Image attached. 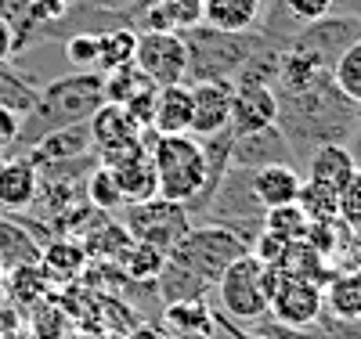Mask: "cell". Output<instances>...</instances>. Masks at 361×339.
Masks as SVG:
<instances>
[{
    "label": "cell",
    "mask_w": 361,
    "mask_h": 339,
    "mask_svg": "<svg viewBox=\"0 0 361 339\" xmlns=\"http://www.w3.org/2000/svg\"><path fill=\"white\" fill-rule=\"evenodd\" d=\"M279 98V119L275 127L293 148V159H307V152L318 144H347L361 123V105L347 101L333 76L296 90V94H275Z\"/></svg>",
    "instance_id": "1"
},
{
    "label": "cell",
    "mask_w": 361,
    "mask_h": 339,
    "mask_svg": "<svg viewBox=\"0 0 361 339\" xmlns=\"http://www.w3.org/2000/svg\"><path fill=\"white\" fill-rule=\"evenodd\" d=\"M102 105H105L102 73H94V69H73L66 76L51 80L47 87H40L37 105L22 116L18 144L22 148H33L37 141H44L54 130H66V127H76V123H87Z\"/></svg>",
    "instance_id": "2"
},
{
    "label": "cell",
    "mask_w": 361,
    "mask_h": 339,
    "mask_svg": "<svg viewBox=\"0 0 361 339\" xmlns=\"http://www.w3.org/2000/svg\"><path fill=\"white\" fill-rule=\"evenodd\" d=\"M180 40H185L188 47V76L185 83H206V80H235V73L246 66V61L271 47L275 40H267L260 29H253V33H224V29H214V25H192L180 33Z\"/></svg>",
    "instance_id": "3"
},
{
    "label": "cell",
    "mask_w": 361,
    "mask_h": 339,
    "mask_svg": "<svg viewBox=\"0 0 361 339\" xmlns=\"http://www.w3.org/2000/svg\"><path fill=\"white\" fill-rule=\"evenodd\" d=\"M148 152L156 163V180H159V199L192 206L202 188H206V156L202 144L192 134H152L148 130Z\"/></svg>",
    "instance_id": "4"
},
{
    "label": "cell",
    "mask_w": 361,
    "mask_h": 339,
    "mask_svg": "<svg viewBox=\"0 0 361 339\" xmlns=\"http://www.w3.org/2000/svg\"><path fill=\"white\" fill-rule=\"evenodd\" d=\"M246 253H250V245L238 235H231L228 228H221V224H192V231L166 253V260L185 267L188 274H195L199 282H206L209 289H214L217 278L224 274V267L238 257H246Z\"/></svg>",
    "instance_id": "5"
},
{
    "label": "cell",
    "mask_w": 361,
    "mask_h": 339,
    "mask_svg": "<svg viewBox=\"0 0 361 339\" xmlns=\"http://www.w3.org/2000/svg\"><path fill=\"white\" fill-rule=\"evenodd\" d=\"M253 170H238L231 166L228 177L221 180V188L214 192V199L206 202V209L199 213V224H221L231 235H238L246 245L257 242V235L264 231V206L253 195Z\"/></svg>",
    "instance_id": "6"
},
{
    "label": "cell",
    "mask_w": 361,
    "mask_h": 339,
    "mask_svg": "<svg viewBox=\"0 0 361 339\" xmlns=\"http://www.w3.org/2000/svg\"><path fill=\"white\" fill-rule=\"evenodd\" d=\"M260 271L264 264L246 253L224 267V274L217 278V314H224L235 325H257L260 318H267V296L260 285Z\"/></svg>",
    "instance_id": "7"
},
{
    "label": "cell",
    "mask_w": 361,
    "mask_h": 339,
    "mask_svg": "<svg viewBox=\"0 0 361 339\" xmlns=\"http://www.w3.org/2000/svg\"><path fill=\"white\" fill-rule=\"evenodd\" d=\"M119 224L127 228V235L141 245H152V249H163L170 253L173 245L192 231V217L180 202H170V199H145V202H134V206H123L119 209Z\"/></svg>",
    "instance_id": "8"
},
{
    "label": "cell",
    "mask_w": 361,
    "mask_h": 339,
    "mask_svg": "<svg viewBox=\"0 0 361 339\" xmlns=\"http://www.w3.org/2000/svg\"><path fill=\"white\" fill-rule=\"evenodd\" d=\"M134 66L156 87L185 83V76H188V47H185V40H180V33H173V29H148V33H137Z\"/></svg>",
    "instance_id": "9"
},
{
    "label": "cell",
    "mask_w": 361,
    "mask_h": 339,
    "mask_svg": "<svg viewBox=\"0 0 361 339\" xmlns=\"http://www.w3.org/2000/svg\"><path fill=\"white\" fill-rule=\"evenodd\" d=\"M322 314H325V289L307 278H296V274H289L275 300L267 303V318L286 328H307Z\"/></svg>",
    "instance_id": "10"
},
{
    "label": "cell",
    "mask_w": 361,
    "mask_h": 339,
    "mask_svg": "<svg viewBox=\"0 0 361 339\" xmlns=\"http://www.w3.org/2000/svg\"><path fill=\"white\" fill-rule=\"evenodd\" d=\"M354 40H361V22H357V15H325V18L304 25L289 44H293V47H304V51L325 58L329 66H333V61H336Z\"/></svg>",
    "instance_id": "11"
},
{
    "label": "cell",
    "mask_w": 361,
    "mask_h": 339,
    "mask_svg": "<svg viewBox=\"0 0 361 339\" xmlns=\"http://www.w3.org/2000/svg\"><path fill=\"white\" fill-rule=\"evenodd\" d=\"M159 328L170 332L173 339H217L224 332L217 307L209 300H180V303H163Z\"/></svg>",
    "instance_id": "12"
},
{
    "label": "cell",
    "mask_w": 361,
    "mask_h": 339,
    "mask_svg": "<svg viewBox=\"0 0 361 339\" xmlns=\"http://www.w3.org/2000/svg\"><path fill=\"white\" fill-rule=\"evenodd\" d=\"M192 87V137H209L231 127V83L206 80Z\"/></svg>",
    "instance_id": "13"
},
{
    "label": "cell",
    "mask_w": 361,
    "mask_h": 339,
    "mask_svg": "<svg viewBox=\"0 0 361 339\" xmlns=\"http://www.w3.org/2000/svg\"><path fill=\"white\" fill-rule=\"evenodd\" d=\"M279 119V98L271 87L238 83L231 87V134H253L264 127H275Z\"/></svg>",
    "instance_id": "14"
},
{
    "label": "cell",
    "mask_w": 361,
    "mask_h": 339,
    "mask_svg": "<svg viewBox=\"0 0 361 339\" xmlns=\"http://www.w3.org/2000/svg\"><path fill=\"white\" fill-rule=\"evenodd\" d=\"M275 163H293V148L279 127H264L253 134H235L231 141V166L238 170H260ZM296 166V163H293Z\"/></svg>",
    "instance_id": "15"
},
{
    "label": "cell",
    "mask_w": 361,
    "mask_h": 339,
    "mask_svg": "<svg viewBox=\"0 0 361 339\" xmlns=\"http://www.w3.org/2000/svg\"><path fill=\"white\" fill-rule=\"evenodd\" d=\"M87 156H94V144H90L87 123H76V127H66V130H54L44 141H37L33 148H25V159L33 163L37 170L76 163V159H87Z\"/></svg>",
    "instance_id": "16"
},
{
    "label": "cell",
    "mask_w": 361,
    "mask_h": 339,
    "mask_svg": "<svg viewBox=\"0 0 361 339\" xmlns=\"http://www.w3.org/2000/svg\"><path fill=\"white\" fill-rule=\"evenodd\" d=\"M37 192H40V173L25 156L0 159V209L4 213L33 209Z\"/></svg>",
    "instance_id": "17"
},
{
    "label": "cell",
    "mask_w": 361,
    "mask_h": 339,
    "mask_svg": "<svg viewBox=\"0 0 361 339\" xmlns=\"http://www.w3.org/2000/svg\"><path fill=\"white\" fill-rule=\"evenodd\" d=\"M90 257L83 249V242L73 238V235H54L51 242L40 245V267L51 278V285H66V282H76L80 274L87 271Z\"/></svg>",
    "instance_id": "18"
},
{
    "label": "cell",
    "mask_w": 361,
    "mask_h": 339,
    "mask_svg": "<svg viewBox=\"0 0 361 339\" xmlns=\"http://www.w3.org/2000/svg\"><path fill=\"white\" fill-rule=\"evenodd\" d=\"M112 180L119 195H123L127 206L134 202H145V199H156L159 195V180H156V163H152V152H137V156L123 159V163H112L109 166Z\"/></svg>",
    "instance_id": "19"
},
{
    "label": "cell",
    "mask_w": 361,
    "mask_h": 339,
    "mask_svg": "<svg viewBox=\"0 0 361 339\" xmlns=\"http://www.w3.org/2000/svg\"><path fill=\"white\" fill-rule=\"evenodd\" d=\"M87 130H90L94 156H102V152H109V148L127 144V141H137V137L145 134L137 123L127 116V109H123V105H112V101H105L94 116L87 119Z\"/></svg>",
    "instance_id": "20"
},
{
    "label": "cell",
    "mask_w": 361,
    "mask_h": 339,
    "mask_svg": "<svg viewBox=\"0 0 361 339\" xmlns=\"http://www.w3.org/2000/svg\"><path fill=\"white\" fill-rule=\"evenodd\" d=\"M250 180H253V195H257V202H260L264 209L296 202L300 184H304V177H300V166H293V163L260 166V170L250 173Z\"/></svg>",
    "instance_id": "21"
},
{
    "label": "cell",
    "mask_w": 361,
    "mask_h": 339,
    "mask_svg": "<svg viewBox=\"0 0 361 339\" xmlns=\"http://www.w3.org/2000/svg\"><path fill=\"white\" fill-rule=\"evenodd\" d=\"M152 134H192V87L188 83H170L159 87L156 112H152Z\"/></svg>",
    "instance_id": "22"
},
{
    "label": "cell",
    "mask_w": 361,
    "mask_h": 339,
    "mask_svg": "<svg viewBox=\"0 0 361 339\" xmlns=\"http://www.w3.org/2000/svg\"><path fill=\"white\" fill-rule=\"evenodd\" d=\"M304 170H307V180H322L329 188H347V180L357 173V163L350 156L347 144H318L307 152L304 159Z\"/></svg>",
    "instance_id": "23"
},
{
    "label": "cell",
    "mask_w": 361,
    "mask_h": 339,
    "mask_svg": "<svg viewBox=\"0 0 361 339\" xmlns=\"http://www.w3.org/2000/svg\"><path fill=\"white\" fill-rule=\"evenodd\" d=\"M260 11L264 0H202V22L224 33H253Z\"/></svg>",
    "instance_id": "24"
},
{
    "label": "cell",
    "mask_w": 361,
    "mask_h": 339,
    "mask_svg": "<svg viewBox=\"0 0 361 339\" xmlns=\"http://www.w3.org/2000/svg\"><path fill=\"white\" fill-rule=\"evenodd\" d=\"M325 311L343 321H361V271H336L325 285Z\"/></svg>",
    "instance_id": "25"
},
{
    "label": "cell",
    "mask_w": 361,
    "mask_h": 339,
    "mask_svg": "<svg viewBox=\"0 0 361 339\" xmlns=\"http://www.w3.org/2000/svg\"><path fill=\"white\" fill-rule=\"evenodd\" d=\"M0 264L8 271L22 264H40V242L8 213L0 217Z\"/></svg>",
    "instance_id": "26"
},
{
    "label": "cell",
    "mask_w": 361,
    "mask_h": 339,
    "mask_svg": "<svg viewBox=\"0 0 361 339\" xmlns=\"http://www.w3.org/2000/svg\"><path fill=\"white\" fill-rule=\"evenodd\" d=\"M116 264H119V271H123V278H127L130 285H156L159 271H163V264H166V253H163V249H152V245L130 242Z\"/></svg>",
    "instance_id": "27"
},
{
    "label": "cell",
    "mask_w": 361,
    "mask_h": 339,
    "mask_svg": "<svg viewBox=\"0 0 361 339\" xmlns=\"http://www.w3.org/2000/svg\"><path fill=\"white\" fill-rule=\"evenodd\" d=\"M296 206L304 209V217L311 224H336L340 221V192L329 188L322 180H307L300 184V195H296Z\"/></svg>",
    "instance_id": "28"
},
{
    "label": "cell",
    "mask_w": 361,
    "mask_h": 339,
    "mask_svg": "<svg viewBox=\"0 0 361 339\" xmlns=\"http://www.w3.org/2000/svg\"><path fill=\"white\" fill-rule=\"evenodd\" d=\"M134 54H137V29L116 25V29H105V33H98V73L130 66Z\"/></svg>",
    "instance_id": "29"
},
{
    "label": "cell",
    "mask_w": 361,
    "mask_h": 339,
    "mask_svg": "<svg viewBox=\"0 0 361 339\" xmlns=\"http://www.w3.org/2000/svg\"><path fill=\"white\" fill-rule=\"evenodd\" d=\"M51 289V278L44 274L40 264H22V267H11L8 271V285H4V296L15 300V307H37Z\"/></svg>",
    "instance_id": "30"
},
{
    "label": "cell",
    "mask_w": 361,
    "mask_h": 339,
    "mask_svg": "<svg viewBox=\"0 0 361 339\" xmlns=\"http://www.w3.org/2000/svg\"><path fill=\"white\" fill-rule=\"evenodd\" d=\"M37 94H40V87H33L11 66H0V109H8L15 116H25L37 105Z\"/></svg>",
    "instance_id": "31"
},
{
    "label": "cell",
    "mask_w": 361,
    "mask_h": 339,
    "mask_svg": "<svg viewBox=\"0 0 361 339\" xmlns=\"http://www.w3.org/2000/svg\"><path fill=\"white\" fill-rule=\"evenodd\" d=\"M83 192H87V202L94 206L98 213H109V217H116V213L127 206V202H123V195H119V188H116L112 173H109V166H102V163L87 173Z\"/></svg>",
    "instance_id": "32"
},
{
    "label": "cell",
    "mask_w": 361,
    "mask_h": 339,
    "mask_svg": "<svg viewBox=\"0 0 361 339\" xmlns=\"http://www.w3.org/2000/svg\"><path fill=\"white\" fill-rule=\"evenodd\" d=\"M333 83H336V90H340L347 101L361 105V40H354L333 61Z\"/></svg>",
    "instance_id": "33"
},
{
    "label": "cell",
    "mask_w": 361,
    "mask_h": 339,
    "mask_svg": "<svg viewBox=\"0 0 361 339\" xmlns=\"http://www.w3.org/2000/svg\"><path fill=\"white\" fill-rule=\"evenodd\" d=\"M307 217H304V209H300L296 202L289 206H275V209H264V231L267 235H279L286 242H300L307 231Z\"/></svg>",
    "instance_id": "34"
},
{
    "label": "cell",
    "mask_w": 361,
    "mask_h": 339,
    "mask_svg": "<svg viewBox=\"0 0 361 339\" xmlns=\"http://www.w3.org/2000/svg\"><path fill=\"white\" fill-rule=\"evenodd\" d=\"M145 83H152L148 80L134 61L130 66H119V69H109V73H102V87H105V101H112V105H123L134 90H141Z\"/></svg>",
    "instance_id": "35"
},
{
    "label": "cell",
    "mask_w": 361,
    "mask_h": 339,
    "mask_svg": "<svg viewBox=\"0 0 361 339\" xmlns=\"http://www.w3.org/2000/svg\"><path fill=\"white\" fill-rule=\"evenodd\" d=\"M156 8L173 33H185V29L202 22V0H156Z\"/></svg>",
    "instance_id": "36"
},
{
    "label": "cell",
    "mask_w": 361,
    "mask_h": 339,
    "mask_svg": "<svg viewBox=\"0 0 361 339\" xmlns=\"http://www.w3.org/2000/svg\"><path fill=\"white\" fill-rule=\"evenodd\" d=\"M66 61L73 69H94L98 73V33L66 37Z\"/></svg>",
    "instance_id": "37"
},
{
    "label": "cell",
    "mask_w": 361,
    "mask_h": 339,
    "mask_svg": "<svg viewBox=\"0 0 361 339\" xmlns=\"http://www.w3.org/2000/svg\"><path fill=\"white\" fill-rule=\"evenodd\" d=\"M156 94H159V87L156 83H145L141 90H134V94L123 101V109H127V116L137 123L141 130H148L152 127V112H156Z\"/></svg>",
    "instance_id": "38"
},
{
    "label": "cell",
    "mask_w": 361,
    "mask_h": 339,
    "mask_svg": "<svg viewBox=\"0 0 361 339\" xmlns=\"http://www.w3.org/2000/svg\"><path fill=\"white\" fill-rule=\"evenodd\" d=\"M18 127H22V116L0 109V159H8V152L18 148Z\"/></svg>",
    "instance_id": "39"
},
{
    "label": "cell",
    "mask_w": 361,
    "mask_h": 339,
    "mask_svg": "<svg viewBox=\"0 0 361 339\" xmlns=\"http://www.w3.org/2000/svg\"><path fill=\"white\" fill-rule=\"evenodd\" d=\"M343 267L340 271H361V231H350L343 242Z\"/></svg>",
    "instance_id": "40"
},
{
    "label": "cell",
    "mask_w": 361,
    "mask_h": 339,
    "mask_svg": "<svg viewBox=\"0 0 361 339\" xmlns=\"http://www.w3.org/2000/svg\"><path fill=\"white\" fill-rule=\"evenodd\" d=\"M15 58V29L8 18H0V66H8Z\"/></svg>",
    "instance_id": "41"
},
{
    "label": "cell",
    "mask_w": 361,
    "mask_h": 339,
    "mask_svg": "<svg viewBox=\"0 0 361 339\" xmlns=\"http://www.w3.org/2000/svg\"><path fill=\"white\" fill-rule=\"evenodd\" d=\"M123 339H173L170 332H163L159 325H134Z\"/></svg>",
    "instance_id": "42"
},
{
    "label": "cell",
    "mask_w": 361,
    "mask_h": 339,
    "mask_svg": "<svg viewBox=\"0 0 361 339\" xmlns=\"http://www.w3.org/2000/svg\"><path fill=\"white\" fill-rule=\"evenodd\" d=\"M221 321H224V328H228V335H231V339H271V335H264V332H257V328H246V325L228 321L224 314H221Z\"/></svg>",
    "instance_id": "43"
},
{
    "label": "cell",
    "mask_w": 361,
    "mask_h": 339,
    "mask_svg": "<svg viewBox=\"0 0 361 339\" xmlns=\"http://www.w3.org/2000/svg\"><path fill=\"white\" fill-rule=\"evenodd\" d=\"M83 4L98 8V11H127V8L137 4V0H83Z\"/></svg>",
    "instance_id": "44"
},
{
    "label": "cell",
    "mask_w": 361,
    "mask_h": 339,
    "mask_svg": "<svg viewBox=\"0 0 361 339\" xmlns=\"http://www.w3.org/2000/svg\"><path fill=\"white\" fill-rule=\"evenodd\" d=\"M4 285H8V267L0 264V300H4Z\"/></svg>",
    "instance_id": "45"
},
{
    "label": "cell",
    "mask_w": 361,
    "mask_h": 339,
    "mask_svg": "<svg viewBox=\"0 0 361 339\" xmlns=\"http://www.w3.org/2000/svg\"><path fill=\"white\" fill-rule=\"evenodd\" d=\"M54 4H62V8H73V4H80V0H54Z\"/></svg>",
    "instance_id": "46"
},
{
    "label": "cell",
    "mask_w": 361,
    "mask_h": 339,
    "mask_svg": "<svg viewBox=\"0 0 361 339\" xmlns=\"http://www.w3.org/2000/svg\"><path fill=\"white\" fill-rule=\"evenodd\" d=\"M357 22H361V18H357Z\"/></svg>",
    "instance_id": "47"
}]
</instances>
